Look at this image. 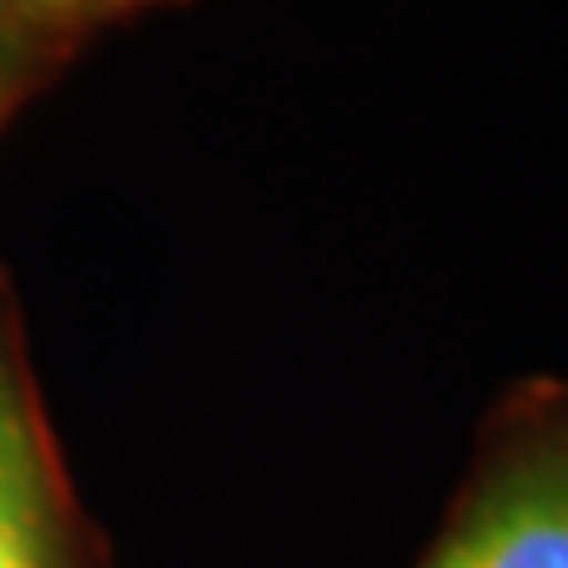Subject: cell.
<instances>
[{
    "label": "cell",
    "mask_w": 568,
    "mask_h": 568,
    "mask_svg": "<svg viewBox=\"0 0 568 568\" xmlns=\"http://www.w3.org/2000/svg\"><path fill=\"white\" fill-rule=\"evenodd\" d=\"M417 568H568V375L493 403Z\"/></svg>",
    "instance_id": "1"
},
{
    "label": "cell",
    "mask_w": 568,
    "mask_h": 568,
    "mask_svg": "<svg viewBox=\"0 0 568 568\" xmlns=\"http://www.w3.org/2000/svg\"><path fill=\"white\" fill-rule=\"evenodd\" d=\"M0 568H110L100 526L71 484L24 336L0 275Z\"/></svg>",
    "instance_id": "2"
},
{
    "label": "cell",
    "mask_w": 568,
    "mask_h": 568,
    "mask_svg": "<svg viewBox=\"0 0 568 568\" xmlns=\"http://www.w3.org/2000/svg\"><path fill=\"white\" fill-rule=\"evenodd\" d=\"M0 14H33V20H77V24H110L91 0H0Z\"/></svg>",
    "instance_id": "3"
},
{
    "label": "cell",
    "mask_w": 568,
    "mask_h": 568,
    "mask_svg": "<svg viewBox=\"0 0 568 568\" xmlns=\"http://www.w3.org/2000/svg\"><path fill=\"white\" fill-rule=\"evenodd\" d=\"M91 6L104 14V20H129V14H138V10L166 6V0H91Z\"/></svg>",
    "instance_id": "4"
}]
</instances>
